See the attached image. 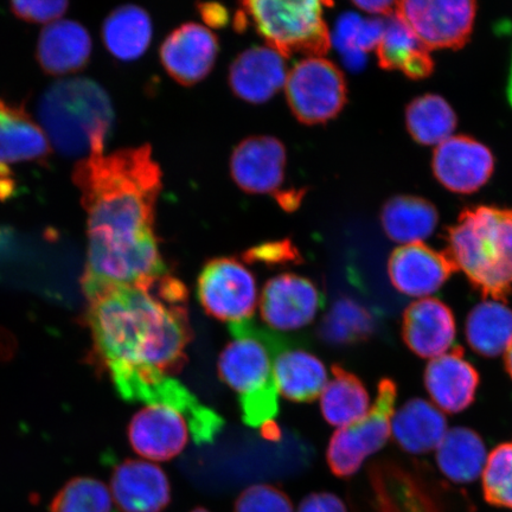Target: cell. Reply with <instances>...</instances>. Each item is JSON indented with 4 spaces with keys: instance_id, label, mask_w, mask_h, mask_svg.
Segmentation results:
<instances>
[{
    "instance_id": "cell-1",
    "label": "cell",
    "mask_w": 512,
    "mask_h": 512,
    "mask_svg": "<svg viewBox=\"0 0 512 512\" xmlns=\"http://www.w3.org/2000/svg\"><path fill=\"white\" fill-rule=\"evenodd\" d=\"M157 284L112 286L88 300L94 360L128 402H143L188 362L185 351L194 335L188 302L165 297Z\"/></svg>"
},
{
    "instance_id": "cell-2",
    "label": "cell",
    "mask_w": 512,
    "mask_h": 512,
    "mask_svg": "<svg viewBox=\"0 0 512 512\" xmlns=\"http://www.w3.org/2000/svg\"><path fill=\"white\" fill-rule=\"evenodd\" d=\"M73 181L87 214L88 243L132 248L157 240L155 211L162 171L150 145L81 159Z\"/></svg>"
},
{
    "instance_id": "cell-3",
    "label": "cell",
    "mask_w": 512,
    "mask_h": 512,
    "mask_svg": "<svg viewBox=\"0 0 512 512\" xmlns=\"http://www.w3.org/2000/svg\"><path fill=\"white\" fill-rule=\"evenodd\" d=\"M144 403L128 426V440L139 456L156 462L176 458L190 441L213 443L224 425L219 414L174 377L157 384Z\"/></svg>"
},
{
    "instance_id": "cell-4",
    "label": "cell",
    "mask_w": 512,
    "mask_h": 512,
    "mask_svg": "<svg viewBox=\"0 0 512 512\" xmlns=\"http://www.w3.org/2000/svg\"><path fill=\"white\" fill-rule=\"evenodd\" d=\"M446 253L485 299L512 293V209H467L448 230Z\"/></svg>"
},
{
    "instance_id": "cell-5",
    "label": "cell",
    "mask_w": 512,
    "mask_h": 512,
    "mask_svg": "<svg viewBox=\"0 0 512 512\" xmlns=\"http://www.w3.org/2000/svg\"><path fill=\"white\" fill-rule=\"evenodd\" d=\"M38 117L57 151L86 159L104 155L114 111L110 96L98 83L72 78L47 89L38 105Z\"/></svg>"
},
{
    "instance_id": "cell-6",
    "label": "cell",
    "mask_w": 512,
    "mask_h": 512,
    "mask_svg": "<svg viewBox=\"0 0 512 512\" xmlns=\"http://www.w3.org/2000/svg\"><path fill=\"white\" fill-rule=\"evenodd\" d=\"M234 337L219 357L220 379L238 395L242 419L266 437H278L279 393L274 358L287 347L251 322L229 325Z\"/></svg>"
},
{
    "instance_id": "cell-7",
    "label": "cell",
    "mask_w": 512,
    "mask_h": 512,
    "mask_svg": "<svg viewBox=\"0 0 512 512\" xmlns=\"http://www.w3.org/2000/svg\"><path fill=\"white\" fill-rule=\"evenodd\" d=\"M241 6L247 24L252 23L270 47L284 57L293 54L320 57L328 53L331 42L322 3L249 0Z\"/></svg>"
},
{
    "instance_id": "cell-8",
    "label": "cell",
    "mask_w": 512,
    "mask_h": 512,
    "mask_svg": "<svg viewBox=\"0 0 512 512\" xmlns=\"http://www.w3.org/2000/svg\"><path fill=\"white\" fill-rule=\"evenodd\" d=\"M398 387L392 379H383L369 413L348 427L339 428L332 435L326 460L338 478L355 476L366 459L379 452L392 435V420Z\"/></svg>"
},
{
    "instance_id": "cell-9",
    "label": "cell",
    "mask_w": 512,
    "mask_h": 512,
    "mask_svg": "<svg viewBox=\"0 0 512 512\" xmlns=\"http://www.w3.org/2000/svg\"><path fill=\"white\" fill-rule=\"evenodd\" d=\"M291 111L305 125L335 119L347 104V82L336 66L323 57H309L294 66L286 81Z\"/></svg>"
},
{
    "instance_id": "cell-10",
    "label": "cell",
    "mask_w": 512,
    "mask_h": 512,
    "mask_svg": "<svg viewBox=\"0 0 512 512\" xmlns=\"http://www.w3.org/2000/svg\"><path fill=\"white\" fill-rule=\"evenodd\" d=\"M197 297L209 316L224 323L248 322L258 305L254 275L234 258H217L202 268Z\"/></svg>"
},
{
    "instance_id": "cell-11",
    "label": "cell",
    "mask_w": 512,
    "mask_h": 512,
    "mask_svg": "<svg viewBox=\"0 0 512 512\" xmlns=\"http://www.w3.org/2000/svg\"><path fill=\"white\" fill-rule=\"evenodd\" d=\"M395 12L428 50L457 48L471 34L476 4L470 0H406L396 3Z\"/></svg>"
},
{
    "instance_id": "cell-12",
    "label": "cell",
    "mask_w": 512,
    "mask_h": 512,
    "mask_svg": "<svg viewBox=\"0 0 512 512\" xmlns=\"http://www.w3.org/2000/svg\"><path fill=\"white\" fill-rule=\"evenodd\" d=\"M324 305L325 294L312 280L291 273L268 280L260 300L264 322L283 332L310 325Z\"/></svg>"
},
{
    "instance_id": "cell-13",
    "label": "cell",
    "mask_w": 512,
    "mask_h": 512,
    "mask_svg": "<svg viewBox=\"0 0 512 512\" xmlns=\"http://www.w3.org/2000/svg\"><path fill=\"white\" fill-rule=\"evenodd\" d=\"M286 163V149L280 140L251 137L236 146L230 158V172L239 188L248 194L277 198L284 191Z\"/></svg>"
},
{
    "instance_id": "cell-14",
    "label": "cell",
    "mask_w": 512,
    "mask_h": 512,
    "mask_svg": "<svg viewBox=\"0 0 512 512\" xmlns=\"http://www.w3.org/2000/svg\"><path fill=\"white\" fill-rule=\"evenodd\" d=\"M495 169L491 151L464 136H452L435 149L433 171L445 188L458 194H471L489 181Z\"/></svg>"
},
{
    "instance_id": "cell-15",
    "label": "cell",
    "mask_w": 512,
    "mask_h": 512,
    "mask_svg": "<svg viewBox=\"0 0 512 512\" xmlns=\"http://www.w3.org/2000/svg\"><path fill=\"white\" fill-rule=\"evenodd\" d=\"M217 54V37L197 23H187L172 31L160 47L164 69L183 86H194L207 78Z\"/></svg>"
},
{
    "instance_id": "cell-16",
    "label": "cell",
    "mask_w": 512,
    "mask_h": 512,
    "mask_svg": "<svg viewBox=\"0 0 512 512\" xmlns=\"http://www.w3.org/2000/svg\"><path fill=\"white\" fill-rule=\"evenodd\" d=\"M458 272L446 252H438L424 242L401 246L390 255L389 279L405 296L427 298L440 290Z\"/></svg>"
},
{
    "instance_id": "cell-17",
    "label": "cell",
    "mask_w": 512,
    "mask_h": 512,
    "mask_svg": "<svg viewBox=\"0 0 512 512\" xmlns=\"http://www.w3.org/2000/svg\"><path fill=\"white\" fill-rule=\"evenodd\" d=\"M111 494L121 512H162L171 502L166 473L144 460H125L115 467Z\"/></svg>"
},
{
    "instance_id": "cell-18",
    "label": "cell",
    "mask_w": 512,
    "mask_h": 512,
    "mask_svg": "<svg viewBox=\"0 0 512 512\" xmlns=\"http://www.w3.org/2000/svg\"><path fill=\"white\" fill-rule=\"evenodd\" d=\"M457 326L450 307L435 298H422L403 313L402 338L421 358L446 354L456 338Z\"/></svg>"
},
{
    "instance_id": "cell-19",
    "label": "cell",
    "mask_w": 512,
    "mask_h": 512,
    "mask_svg": "<svg viewBox=\"0 0 512 512\" xmlns=\"http://www.w3.org/2000/svg\"><path fill=\"white\" fill-rule=\"evenodd\" d=\"M425 386L435 407L441 412L456 414L475 401L479 374L466 360L464 350L454 348L427 364Z\"/></svg>"
},
{
    "instance_id": "cell-20",
    "label": "cell",
    "mask_w": 512,
    "mask_h": 512,
    "mask_svg": "<svg viewBox=\"0 0 512 512\" xmlns=\"http://www.w3.org/2000/svg\"><path fill=\"white\" fill-rule=\"evenodd\" d=\"M285 57L271 47H253L236 57L229 85L236 96L259 105L273 98L287 81Z\"/></svg>"
},
{
    "instance_id": "cell-21",
    "label": "cell",
    "mask_w": 512,
    "mask_h": 512,
    "mask_svg": "<svg viewBox=\"0 0 512 512\" xmlns=\"http://www.w3.org/2000/svg\"><path fill=\"white\" fill-rule=\"evenodd\" d=\"M92 48L88 30L78 22L63 19L42 30L37 44V61L46 74H74L87 67Z\"/></svg>"
},
{
    "instance_id": "cell-22",
    "label": "cell",
    "mask_w": 512,
    "mask_h": 512,
    "mask_svg": "<svg viewBox=\"0 0 512 512\" xmlns=\"http://www.w3.org/2000/svg\"><path fill=\"white\" fill-rule=\"evenodd\" d=\"M50 153L43 128L22 106L0 99V172L9 164L44 162Z\"/></svg>"
},
{
    "instance_id": "cell-23",
    "label": "cell",
    "mask_w": 512,
    "mask_h": 512,
    "mask_svg": "<svg viewBox=\"0 0 512 512\" xmlns=\"http://www.w3.org/2000/svg\"><path fill=\"white\" fill-rule=\"evenodd\" d=\"M447 431L444 413L422 399L406 402L392 420V434L396 444L411 454L437 450Z\"/></svg>"
},
{
    "instance_id": "cell-24",
    "label": "cell",
    "mask_w": 512,
    "mask_h": 512,
    "mask_svg": "<svg viewBox=\"0 0 512 512\" xmlns=\"http://www.w3.org/2000/svg\"><path fill=\"white\" fill-rule=\"evenodd\" d=\"M273 374L278 393L294 402L315 401L328 384L323 362L305 350H281L274 358Z\"/></svg>"
},
{
    "instance_id": "cell-25",
    "label": "cell",
    "mask_w": 512,
    "mask_h": 512,
    "mask_svg": "<svg viewBox=\"0 0 512 512\" xmlns=\"http://www.w3.org/2000/svg\"><path fill=\"white\" fill-rule=\"evenodd\" d=\"M376 50L381 67L400 69L411 78H425L433 68L428 49L396 12L384 22L383 35Z\"/></svg>"
},
{
    "instance_id": "cell-26",
    "label": "cell",
    "mask_w": 512,
    "mask_h": 512,
    "mask_svg": "<svg viewBox=\"0 0 512 512\" xmlns=\"http://www.w3.org/2000/svg\"><path fill=\"white\" fill-rule=\"evenodd\" d=\"M152 22L147 12L137 5L115 9L102 25V40L108 51L120 61L142 57L152 41Z\"/></svg>"
},
{
    "instance_id": "cell-27",
    "label": "cell",
    "mask_w": 512,
    "mask_h": 512,
    "mask_svg": "<svg viewBox=\"0 0 512 512\" xmlns=\"http://www.w3.org/2000/svg\"><path fill=\"white\" fill-rule=\"evenodd\" d=\"M435 459L440 471L452 482L469 484L482 475L488 453L478 433L456 427L445 434Z\"/></svg>"
},
{
    "instance_id": "cell-28",
    "label": "cell",
    "mask_w": 512,
    "mask_h": 512,
    "mask_svg": "<svg viewBox=\"0 0 512 512\" xmlns=\"http://www.w3.org/2000/svg\"><path fill=\"white\" fill-rule=\"evenodd\" d=\"M332 379L320 398L324 419L331 426L344 428L360 421L370 411L366 386L350 371L335 364Z\"/></svg>"
},
{
    "instance_id": "cell-29",
    "label": "cell",
    "mask_w": 512,
    "mask_h": 512,
    "mask_svg": "<svg viewBox=\"0 0 512 512\" xmlns=\"http://www.w3.org/2000/svg\"><path fill=\"white\" fill-rule=\"evenodd\" d=\"M381 222L390 240L402 246L413 245L430 238L437 228L438 213L422 198L399 196L384 206Z\"/></svg>"
},
{
    "instance_id": "cell-30",
    "label": "cell",
    "mask_w": 512,
    "mask_h": 512,
    "mask_svg": "<svg viewBox=\"0 0 512 512\" xmlns=\"http://www.w3.org/2000/svg\"><path fill=\"white\" fill-rule=\"evenodd\" d=\"M465 335L477 354L485 357L503 354L512 341V310L495 300H485L467 316Z\"/></svg>"
},
{
    "instance_id": "cell-31",
    "label": "cell",
    "mask_w": 512,
    "mask_h": 512,
    "mask_svg": "<svg viewBox=\"0 0 512 512\" xmlns=\"http://www.w3.org/2000/svg\"><path fill=\"white\" fill-rule=\"evenodd\" d=\"M407 127L416 142L438 146L453 136L457 115L439 95L428 94L415 99L407 108Z\"/></svg>"
},
{
    "instance_id": "cell-32",
    "label": "cell",
    "mask_w": 512,
    "mask_h": 512,
    "mask_svg": "<svg viewBox=\"0 0 512 512\" xmlns=\"http://www.w3.org/2000/svg\"><path fill=\"white\" fill-rule=\"evenodd\" d=\"M375 322L366 306L350 297H341L322 319L319 336L331 345H350L366 341L373 334Z\"/></svg>"
},
{
    "instance_id": "cell-33",
    "label": "cell",
    "mask_w": 512,
    "mask_h": 512,
    "mask_svg": "<svg viewBox=\"0 0 512 512\" xmlns=\"http://www.w3.org/2000/svg\"><path fill=\"white\" fill-rule=\"evenodd\" d=\"M111 491L98 479L75 477L57 492L49 512H111Z\"/></svg>"
},
{
    "instance_id": "cell-34",
    "label": "cell",
    "mask_w": 512,
    "mask_h": 512,
    "mask_svg": "<svg viewBox=\"0 0 512 512\" xmlns=\"http://www.w3.org/2000/svg\"><path fill=\"white\" fill-rule=\"evenodd\" d=\"M482 476L485 501L512 510V440L489 454Z\"/></svg>"
},
{
    "instance_id": "cell-35",
    "label": "cell",
    "mask_w": 512,
    "mask_h": 512,
    "mask_svg": "<svg viewBox=\"0 0 512 512\" xmlns=\"http://www.w3.org/2000/svg\"><path fill=\"white\" fill-rule=\"evenodd\" d=\"M234 512H294L290 497L273 485L249 486L236 499Z\"/></svg>"
},
{
    "instance_id": "cell-36",
    "label": "cell",
    "mask_w": 512,
    "mask_h": 512,
    "mask_svg": "<svg viewBox=\"0 0 512 512\" xmlns=\"http://www.w3.org/2000/svg\"><path fill=\"white\" fill-rule=\"evenodd\" d=\"M68 2L47 0V2H12V14L29 23H50L66 14Z\"/></svg>"
},
{
    "instance_id": "cell-37",
    "label": "cell",
    "mask_w": 512,
    "mask_h": 512,
    "mask_svg": "<svg viewBox=\"0 0 512 512\" xmlns=\"http://www.w3.org/2000/svg\"><path fill=\"white\" fill-rule=\"evenodd\" d=\"M299 258L297 249L290 241L265 243L258 247L249 249L245 259L251 262H264V264H284L288 261H296Z\"/></svg>"
},
{
    "instance_id": "cell-38",
    "label": "cell",
    "mask_w": 512,
    "mask_h": 512,
    "mask_svg": "<svg viewBox=\"0 0 512 512\" xmlns=\"http://www.w3.org/2000/svg\"><path fill=\"white\" fill-rule=\"evenodd\" d=\"M362 21L363 19L354 12H345L338 18L332 40L341 55L358 50L356 42Z\"/></svg>"
},
{
    "instance_id": "cell-39",
    "label": "cell",
    "mask_w": 512,
    "mask_h": 512,
    "mask_svg": "<svg viewBox=\"0 0 512 512\" xmlns=\"http://www.w3.org/2000/svg\"><path fill=\"white\" fill-rule=\"evenodd\" d=\"M298 512H348L342 499L330 492H315L306 496Z\"/></svg>"
},
{
    "instance_id": "cell-40",
    "label": "cell",
    "mask_w": 512,
    "mask_h": 512,
    "mask_svg": "<svg viewBox=\"0 0 512 512\" xmlns=\"http://www.w3.org/2000/svg\"><path fill=\"white\" fill-rule=\"evenodd\" d=\"M384 22L377 18L363 19L360 30H358L356 47L358 50L366 51L377 49L383 35Z\"/></svg>"
},
{
    "instance_id": "cell-41",
    "label": "cell",
    "mask_w": 512,
    "mask_h": 512,
    "mask_svg": "<svg viewBox=\"0 0 512 512\" xmlns=\"http://www.w3.org/2000/svg\"><path fill=\"white\" fill-rule=\"evenodd\" d=\"M198 11L209 27L221 29L229 22V12L226 6L217 3H204L198 5Z\"/></svg>"
},
{
    "instance_id": "cell-42",
    "label": "cell",
    "mask_w": 512,
    "mask_h": 512,
    "mask_svg": "<svg viewBox=\"0 0 512 512\" xmlns=\"http://www.w3.org/2000/svg\"><path fill=\"white\" fill-rule=\"evenodd\" d=\"M354 4L358 9L373 15H392L395 11L394 6H396V3L384 2V0H380V2H355Z\"/></svg>"
},
{
    "instance_id": "cell-43",
    "label": "cell",
    "mask_w": 512,
    "mask_h": 512,
    "mask_svg": "<svg viewBox=\"0 0 512 512\" xmlns=\"http://www.w3.org/2000/svg\"><path fill=\"white\" fill-rule=\"evenodd\" d=\"M344 66L350 70H361L366 64V53L361 50L350 51V53L342 55Z\"/></svg>"
},
{
    "instance_id": "cell-44",
    "label": "cell",
    "mask_w": 512,
    "mask_h": 512,
    "mask_svg": "<svg viewBox=\"0 0 512 512\" xmlns=\"http://www.w3.org/2000/svg\"><path fill=\"white\" fill-rule=\"evenodd\" d=\"M504 363H505V369H507L508 374L510 375V377L512 379V341H511L507 351H505Z\"/></svg>"
},
{
    "instance_id": "cell-45",
    "label": "cell",
    "mask_w": 512,
    "mask_h": 512,
    "mask_svg": "<svg viewBox=\"0 0 512 512\" xmlns=\"http://www.w3.org/2000/svg\"><path fill=\"white\" fill-rule=\"evenodd\" d=\"M191 512H210V511H208L207 509H204V508H196V509L192 510Z\"/></svg>"
}]
</instances>
